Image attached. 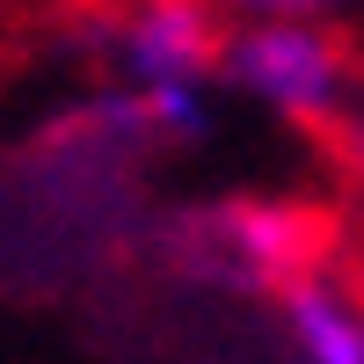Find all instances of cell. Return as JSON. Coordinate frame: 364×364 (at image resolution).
<instances>
[{
  "label": "cell",
  "mask_w": 364,
  "mask_h": 364,
  "mask_svg": "<svg viewBox=\"0 0 364 364\" xmlns=\"http://www.w3.org/2000/svg\"><path fill=\"white\" fill-rule=\"evenodd\" d=\"M80 44L102 73V95L124 102L146 146L197 154L219 132L226 22L204 0H95Z\"/></svg>",
  "instance_id": "obj_1"
},
{
  "label": "cell",
  "mask_w": 364,
  "mask_h": 364,
  "mask_svg": "<svg viewBox=\"0 0 364 364\" xmlns=\"http://www.w3.org/2000/svg\"><path fill=\"white\" fill-rule=\"evenodd\" d=\"M219 87L269 117L284 132H321L336 139L343 117L364 87V58L350 44V29L336 22H262V29H226Z\"/></svg>",
  "instance_id": "obj_2"
},
{
  "label": "cell",
  "mask_w": 364,
  "mask_h": 364,
  "mask_svg": "<svg viewBox=\"0 0 364 364\" xmlns=\"http://www.w3.org/2000/svg\"><path fill=\"white\" fill-rule=\"evenodd\" d=\"M168 262L204 291L277 299L306 269H321V219L291 197H219L175 219Z\"/></svg>",
  "instance_id": "obj_3"
},
{
  "label": "cell",
  "mask_w": 364,
  "mask_h": 364,
  "mask_svg": "<svg viewBox=\"0 0 364 364\" xmlns=\"http://www.w3.org/2000/svg\"><path fill=\"white\" fill-rule=\"evenodd\" d=\"M277 328L291 364H364V291L336 269H306L277 291Z\"/></svg>",
  "instance_id": "obj_4"
},
{
  "label": "cell",
  "mask_w": 364,
  "mask_h": 364,
  "mask_svg": "<svg viewBox=\"0 0 364 364\" xmlns=\"http://www.w3.org/2000/svg\"><path fill=\"white\" fill-rule=\"evenodd\" d=\"M226 29H262V22H336L350 29L364 15V0H204Z\"/></svg>",
  "instance_id": "obj_5"
},
{
  "label": "cell",
  "mask_w": 364,
  "mask_h": 364,
  "mask_svg": "<svg viewBox=\"0 0 364 364\" xmlns=\"http://www.w3.org/2000/svg\"><path fill=\"white\" fill-rule=\"evenodd\" d=\"M336 146H343V168H350V175L364 182V87H357V102H350V117H343Z\"/></svg>",
  "instance_id": "obj_6"
},
{
  "label": "cell",
  "mask_w": 364,
  "mask_h": 364,
  "mask_svg": "<svg viewBox=\"0 0 364 364\" xmlns=\"http://www.w3.org/2000/svg\"><path fill=\"white\" fill-rule=\"evenodd\" d=\"M8 37H15V0H0V51H8Z\"/></svg>",
  "instance_id": "obj_7"
}]
</instances>
